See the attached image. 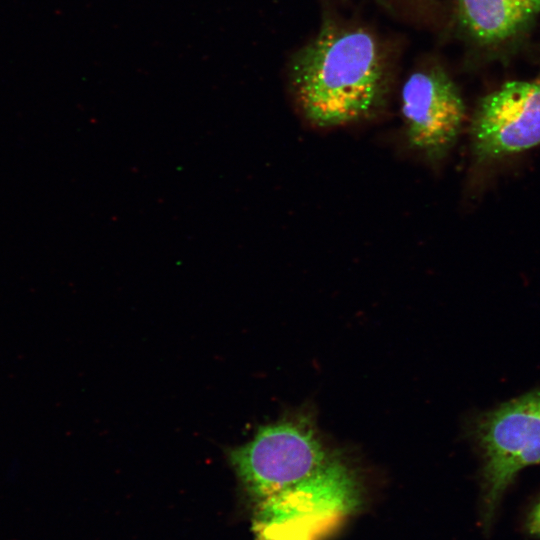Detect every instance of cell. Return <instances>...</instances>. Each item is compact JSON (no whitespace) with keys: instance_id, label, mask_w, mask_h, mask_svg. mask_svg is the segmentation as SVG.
<instances>
[{"instance_id":"obj_1","label":"cell","mask_w":540,"mask_h":540,"mask_svg":"<svg viewBox=\"0 0 540 540\" xmlns=\"http://www.w3.org/2000/svg\"><path fill=\"white\" fill-rule=\"evenodd\" d=\"M290 86L305 120L333 128L373 117L384 106L388 66L372 33L326 22L294 55Z\"/></svg>"},{"instance_id":"obj_2","label":"cell","mask_w":540,"mask_h":540,"mask_svg":"<svg viewBox=\"0 0 540 540\" xmlns=\"http://www.w3.org/2000/svg\"><path fill=\"white\" fill-rule=\"evenodd\" d=\"M229 459L259 502L305 479L329 457L309 424L291 420L260 428L252 440L232 449Z\"/></svg>"},{"instance_id":"obj_3","label":"cell","mask_w":540,"mask_h":540,"mask_svg":"<svg viewBox=\"0 0 540 540\" xmlns=\"http://www.w3.org/2000/svg\"><path fill=\"white\" fill-rule=\"evenodd\" d=\"M359 489L354 474L338 459L329 458L298 483L258 503L255 527L262 540H299L300 528L322 518H337L354 510Z\"/></svg>"},{"instance_id":"obj_4","label":"cell","mask_w":540,"mask_h":540,"mask_svg":"<svg viewBox=\"0 0 540 540\" xmlns=\"http://www.w3.org/2000/svg\"><path fill=\"white\" fill-rule=\"evenodd\" d=\"M483 451L485 522L522 468L540 463V391L529 392L482 416L475 429Z\"/></svg>"},{"instance_id":"obj_5","label":"cell","mask_w":540,"mask_h":540,"mask_svg":"<svg viewBox=\"0 0 540 540\" xmlns=\"http://www.w3.org/2000/svg\"><path fill=\"white\" fill-rule=\"evenodd\" d=\"M408 145L431 161L443 158L460 135L465 106L451 78L439 68L412 73L401 91Z\"/></svg>"},{"instance_id":"obj_6","label":"cell","mask_w":540,"mask_h":540,"mask_svg":"<svg viewBox=\"0 0 540 540\" xmlns=\"http://www.w3.org/2000/svg\"><path fill=\"white\" fill-rule=\"evenodd\" d=\"M471 145L483 163L540 145V81H510L486 95L472 119Z\"/></svg>"},{"instance_id":"obj_7","label":"cell","mask_w":540,"mask_h":540,"mask_svg":"<svg viewBox=\"0 0 540 540\" xmlns=\"http://www.w3.org/2000/svg\"><path fill=\"white\" fill-rule=\"evenodd\" d=\"M462 27L477 42L493 45L521 32L540 12V0H455Z\"/></svg>"},{"instance_id":"obj_8","label":"cell","mask_w":540,"mask_h":540,"mask_svg":"<svg viewBox=\"0 0 540 540\" xmlns=\"http://www.w3.org/2000/svg\"><path fill=\"white\" fill-rule=\"evenodd\" d=\"M526 529L530 535L540 538V500L528 514Z\"/></svg>"}]
</instances>
